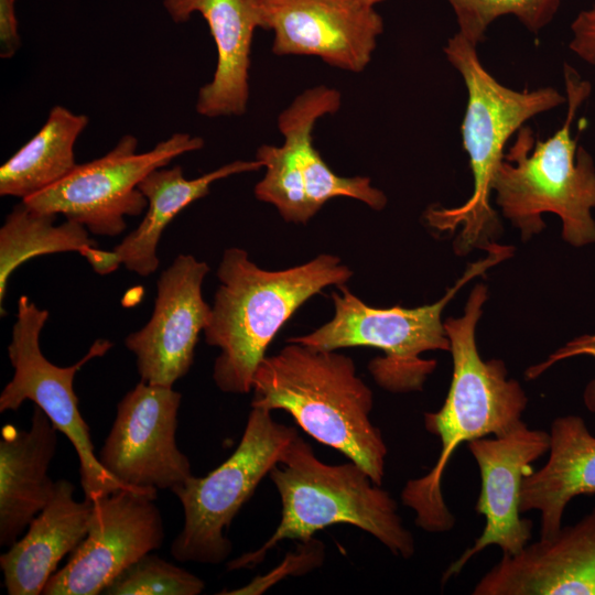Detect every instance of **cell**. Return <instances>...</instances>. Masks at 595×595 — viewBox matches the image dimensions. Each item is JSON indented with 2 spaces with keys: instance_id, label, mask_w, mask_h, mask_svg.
Masks as SVG:
<instances>
[{
  "instance_id": "cell-1",
  "label": "cell",
  "mask_w": 595,
  "mask_h": 595,
  "mask_svg": "<svg viewBox=\"0 0 595 595\" xmlns=\"http://www.w3.org/2000/svg\"><path fill=\"white\" fill-rule=\"evenodd\" d=\"M488 298L484 283L472 290L464 313L444 321L450 339L453 374L442 407L424 413L425 430L440 439V455L421 477L407 482L402 504L415 512V524L431 533L453 529L456 519L447 507L442 485L455 451L463 444L487 435L507 434L523 423L528 397L520 383L508 378L500 359L484 360L476 343V327Z\"/></svg>"
},
{
  "instance_id": "cell-2",
  "label": "cell",
  "mask_w": 595,
  "mask_h": 595,
  "mask_svg": "<svg viewBox=\"0 0 595 595\" xmlns=\"http://www.w3.org/2000/svg\"><path fill=\"white\" fill-rule=\"evenodd\" d=\"M351 275L334 255L269 271L244 249L225 250L217 269L220 284L204 329L206 343L220 349L213 369L216 386L229 393L250 392L268 346L294 312L324 288L343 285Z\"/></svg>"
},
{
  "instance_id": "cell-3",
  "label": "cell",
  "mask_w": 595,
  "mask_h": 595,
  "mask_svg": "<svg viewBox=\"0 0 595 595\" xmlns=\"http://www.w3.org/2000/svg\"><path fill=\"white\" fill-rule=\"evenodd\" d=\"M251 390V407L286 411L304 432L343 453L381 486L388 447L370 420L372 392L350 357L288 342L263 358Z\"/></svg>"
},
{
  "instance_id": "cell-4",
  "label": "cell",
  "mask_w": 595,
  "mask_h": 595,
  "mask_svg": "<svg viewBox=\"0 0 595 595\" xmlns=\"http://www.w3.org/2000/svg\"><path fill=\"white\" fill-rule=\"evenodd\" d=\"M566 117L551 137L536 140L522 126L491 183L501 215L520 230L522 240L541 232L542 215L552 213L562 221V238L574 247L595 244V165L591 154L576 144L572 123L577 109L591 95V83L564 65Z\"/></svg>"
},
{
  "instance_id": "cell-5",
  "label": "cell",
  "mask_w": 595,
  "mask_h": 595,
  "mask_svg": "<svg viewBox=\"0 0 595 595\" xmlns=\"http://www.w3.org/2000/svg\"><path fill=\"white\" fill-rule=\"evenodd\" d=\"M443 52L467 90L461 132L473 174V191L462 205L431 206L424 217L440 231H457L454 249L464 255L475 248L486 250L500 234L490 196L508 140L529 119L561 106L566 97L553 87L515 90L500 84L483 66L477 46L458 33L447 40Z\"/></svg>"
},
{
  "instance_id": "cell-6",
  "label": "cell",
  "mask_w": 595,
  "mask_h": 595,
  "mask_svg": "<svg viewBox=\"0 0 595 595\" xmlns=\"http://www.w3.org/2000/svg\"><path fill=\"white\" fill-rule=\"evenodd\" d=\"M269 477L281 497V521L260 548L229 562L228 570L253 567L279 542L305 541L336 523L370 533L396 556H413L414 538L403 526L397 501L355 462L326 464L298 434L285 446Z\"/></svg>"
},
{
  "instance_id": "cell-7",
  "label": "cell",
  "mask_w": 595,
  "mask_h": 595,
  "mask_svg": "<svg viewBox=\"0 0 595 595\" xmlns=\"http://www.w3.org/2000/svg\"><path fill=\"white\" fill-rule=\"evenodd\" d=\"M510 246L491 244L486 257L469 263L463 275L436 302L414 309L399 305L371 307L354 295L345 284L332 293L333 318L314 332L288 342L320 350L367 346L378 348L383 356L374 358L368 369L382 389L390 392L420 391L434 371L436 361L424 359L431 350L450 351L442 313L455 294L470 280L512 255Z\"/></svg>"
},
{
  "instance_id": "cell-8",
  "label": "cell",
  "mask_w": 595,
  "mask_h": 595,
  "mask_svg": "<svg viewBox=\"0 0 595 595\" xmlns=\"http://www.w3.org/2000/svg\"><path fill=\"white\" fill-rule=\"evenodd\" d=\"M235 452L204 477L192 475L172 493L184 510V526L171 544L181 562L220 564L232 544L224 531L299 433L277 422L271 411L251 407Z\"/></svg>"
},
{
  "instance_id": "cell-9",
  "label": "cell",
  "mask_w": 595,
  "mask_h": 595,
  "mask_svg": "<svg viewBox=\"0 0 595 595\" xmlns=\"http://www.w3.org/2000/svg\"><path fill=\"white\" fill-rule=\"evenodd\" d=\"M47 318L48 311L37 307L26 295L19 298L17 321L8 346L13 377L0 394V412L15 411L26 400L34 402L73 444L79 458L85 499L94 501L129 487L110 476L95 455L89 428L78 409L74 379L85 364L104 356L112 343L97 339L76 364L56 366L45 358L40 347L41 331Z\"/></svg>"
},
{
  "instance_id": "cell-10",
  "label": "cell",
  "mask_w": 595,
  "mask_h": 595,
  "mask_svg": "<svg viewBox=\"0 0 595 595\" xmlns=\"http://www.w3.org/2000/svg\"><path fill=\"white\" fill-rule=\"evenodd\" d=\"M203 147V138L177 132L138 153V139L126 134L105 155L77 164L65 178L22 202L37 212L62 214L93 235L115 237L126 229V216H139L148 207L140 182Z\"/></svg>"
},
{
  "instance_id": "cell-11",
  "label": "cell",
  "mask_w": 595,
  "mask_h": 595,
  "mask_svg": "<svg viewBox=\"0 0 595 595\" xmlns=\"http://www.w3.org/2000/svg\"><path fill=\"white\" fill-rule=\"evenodd\" d=\"M156 489L121 488L95 499L88 532L44 595H97L164 540Z\"/></svg>"
},
{
  "instance_id": "cell-12",
  "label": "cell",
  "mask_w": 595,
  "mask_h": 595,
  "mask_svg": "<svg viewBox=\"0 0 595 595\" xmlns=\"http://www.w3.org/2000/svg\"><path fill=\"white\" fill-rule=\"evenodd\" d=\"M182 394L142 380L117 405L98 461L129 488L170 489L191 477L188 457L175 440Z\"/></svg>"
},
{
  "instance_id": "cell-13",
  "label": "cell",
  "mask_w": 595,
  "mask_h": 595,
  "mask_svg": "<svg viewBox=\"0 0 595 595\" xmlns=\"http://www.w3.org/2000/svg\"><path fill=\"white\" fill-rule=\"evenodd\" d=\"M549 446V432L530 429L524 422L507 434L467 443L480 475L475 510L485 518V526L474 544L443 573V585L490 545L498 547L502 555H516L529 543L533 523L520 517L521 485L533 470L532 463L544 455Z\"/></svg>"
},
{
  "instance_id": "cell-14",
  "label": "cell",
  "mask_w": 595,
  "mask_h": 595,
  "mask_svg": "<svg viewBox=\"0 0 595 595\" xmlns=\"http://www.w3.org/2000/svg\"><path fill=\"white\" fill-rule=\"evenodd\" d=\"M208 272L206 262L178 255L160 274L151 318L125 338L142 381L173 387L188 372L199 333L212 314L202 294Z\"/></svg>"
},
{
  "instance_id": "cell-15",
  "label": "cell",
  "mask_w": 595,
  "mask_h": 595,
  "mask_svg": "<svg viewBox=\"0 0 595 595\" xmlns=\"http://www.w3.org/2000/svg\"><path fill=\"white\" fill-rule=\"evenodd\" d=\"M263 29L275 55L316 56L359 73L369 64L383 20L361 0H261Z\"/></svg>"
},
{
  "instance_id": "cell-16",
  "label": "cell",
  "mask_w": 595,
  "mask_h": 595,
  "mask_svg": "<svg viewBox=\"0 0 595 595\" xmlns=\"http://www.w3.org/2000/svg\"><path fill=\"white\" fill-rule=\"evenodd\" d=\"M474 595H595V508L550 538L502 555Z\"/></svg>"
},
{
  "instance_id": "cell-17",
  "label": "cell",
  "mask_w": 595,
  "mask_h": 595,
  "mask_svg": "<svg viewBox=\"0 0 595 595\" xmlns=\"http://www.w3.org/2000/svg\"><path fill=\"white\" fill-rule=\"evenodd\" d=\"M163 7L175 23L199 13L216 44V69L198 90L197 113L208 118L244 115L253 34L263 29L261 0H163Z\"/></svg>"
},
{
  "instance_id": "cell-18",
  "label": "cell",
  "mask_w": 595,
  "mask_h": 595,
  "mask_svg": "<svg viewBox=\"0 0 595 595\" xmlns=\"http://www.w3.org/2000/svg\"><path fill=\"white\" fill-rule=\"evenodd\" d=\"M48 416L34 407L31 426L7 424L0 437V544L12 545L46 507L56 482L48 476L57 446Z\"/></svg>"
},
{
  "instance_id": "cell-19",
  "label": "cell",
  "mask_w": 595,
  "mask_h": 595,
  "mask_svg": "<svg viewBox=\"0 0 595 595\" xmlns=\"http://www.w3.org/2000/svg\"><path fill=\"white\" fill-rule=\"evenodd\" d=\"M91 511V501L74 498V485L69 480H57L51 501L33 519L25 534L0 556L7 593L42 594L61 560L85 539Z\"/></svg>"
},
{
  "instance_id": "cell-20",
  "label": "cell",
  "mask_w": 595,
  "mask_h": 595,
  "mask_svg": "<svg viewBox=\"0 0 595 595\" xmlns=\"http://www.w3.org/2000/svg\"><path fill=\"white\" fill-rule=\"evenodd\" d=\"M549 456L521 485V513L541 516L540 538H550L562 527L567 504L577 496L595 495V436L583 418L558 416L550 428Z\"/></svg>"
},
{
  "instance_id": "cell-21",
  "label": "cell",
  "mask_w": 595,
  "mask_h": 595,
  "mask_svg": "<svg viewBox=\"0 0 595 595\" xmlns=\"http://www.w3.org/2000/svg\"><path fill=\"white\" fill-rule=\"evenodd\" d=\"M342 105L338 90L318 85L301 93L278 117L283 150L303 180L306 196L316 212L329 199L355 198L375 210L387 205L385 193L366 176L343 177L333 172L313 145L312 131L320 118Z\"/></svg>"
},
{
  "instance_id": "cell-22",
  "label": "cell",
  "mask_w": 595,
  "mask_h": 595,
  "mask_svg": "<svg viewBox=\"0 0 595 595\" xmlns=\"http://www.w3.org/2000/svg\"><path fill=\"white\" fill-rule=\"evenodd\" d=\"M260 167L262 165L258 160H237L192 180L185 178L180 165L150 172L139 184V190L148 201L145 216L112 250L119 263L141 277L156 271L158 245L174 217L193 202L205 197L216 181L258 171Z\"/></svg>"
},
{
  "instance_id": "cell-23",
  "label": "cell",
  "mask_w": 595,
  "mask_h": 595,
  "mask_svg": "<svg viewBox=\"0 0 595 595\" xmlns=\"http://www.w3.org/2000/svg\"><path fill=\"white\" fill-rule=\"evenodd\" d=\"M86 115L54 106L42 128L0 167V195L22 201L53 186L77 166L75 143Z\"/></svg>"
},
{
  "instance_id": "cell-24",
  "label": "cell",
  "mask_w": 595,
  "mask_h": 595,
  "mask_svg": "<svg viewBox=\"0 0 595 595\" xmlns=\"http://www.w3.org/2000/svg\"><path fill=\"white\" fill-rule=\"evenodd\" d=\"M57 215L30 208L23 202L13 207L0 228V309L12 272L37 256L78 252L89 261L98 250L82 224L66 219L54 225Z\"/></svg>"
},
{
  "instance_id": "cell-25",
  "label": "cell",
  "mask_w": 595,
  "mask_h": 595,
  "mask_svg": "<svg viewBox=\"0 0 595 595\" xmlns=\"http://www.w3.org/2000/svg\"><path fill=\"white\" fill-rule=\"evenodd\" d=\"M459 35L478 46L489 25L504 15H515L530 32L538 33L554 19L561 0H446Z\"/></svg>"
},
{
  "instance_id": "cell-26",
  "label": "cell",
  "mask_w": 595,
  "mask_h": 595,
  "mask_svg": "<svg viewBox=\"0 0 595 595\" xmlns=\"http://www.w3.org/2000/svg\"><path fill=\"white\" fill-rule=\"evenodd\" d=\"M256 160L266 169L264 176L255 186L257 199L272 204L286 221L307 223L317 212L306 196L301 174L282 145H260Z\"/></svg>"
},
{
  "instance_id": "cell-27",
  "label": "cell",
  "mask_w": 595,
  "mask_h": 595,
  "mask_svg": "<svg viewBox=\"0 0 595 595\" xmlns=\"http://www.w3.org/2000/svg\"><path fill=\"white\" fill-rule=\"evenodd\" d=\"M203 580L149 552L127 567L102 592L108 595H197Z\"/></svg>"
},
{
  "instance_id": "cell-28",
  "label": "cell",
  "mask_w": 595,
  "mask_h": 595,
  "mask_svg": "<svg viewBox=\"0 0 595 595\" xmlns=\"http://www.w3.org/2000/svg\"><path fill=\"white\" fill-rule=\"evenodd\" d=\"M576 356H591L595 359V334H585L567 342L543 361L527 368L524 377L528 380L536 379L556 363ZM583 399L585 407L595 414V379L586 386Z\"/></svg>"
},
{
  "instance_id": "cell-29",
  "label": "cell",
  "mask_w": 595,
  "mask_h": 595,
  "mask_svg": "<svg viewBox=\"0 0 595 595\" xmlns=\"http://www.w3.org/2000/svg\"><path fill=\"white\" fill-rule=\"evenodd\" d=\"M569 48L585 63L595 66V6L581 11L571 24Z\"/></svg>"
},
{
  "instance_id": "cell-30",
  "label": "cell",
  "mask_w": 595,
  "mask_h": 595,
  "mask_svg": "<svg viewBox=\"0 0 595 595\" xmlns=\"http://www.w3.org/2000/svg\"><path fill=\"white\" fill-rule=\"evenodd\" d=\"M20 46L15 0H0V57H13Z\"/></svg>"
},
{
  "instance_id": "cell-31",
  "label": "cell",
  "mask_w": 595,
  "mask_h": 595,
  "mask_svg": "<svg viewBox=\"0 0 595 595\" xmlns=\"http://www.w3.org/2000/svg\"><path fill=\"white\" fill-rule=\"evenodd\" d=\"M363 2L371 6V7H375V4L379 3V2H382L385 0H361Z\"/></svg>"
}]
</instances>
